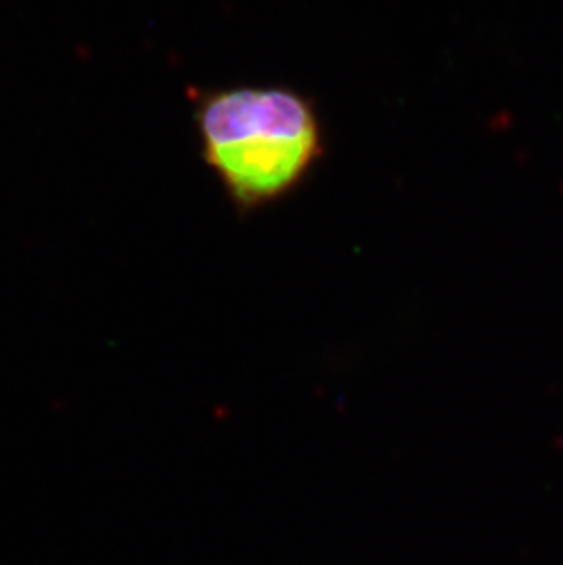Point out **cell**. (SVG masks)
I'll use <instances>...</instances> for the list:
<instances>
[{"label": "cell", "mask_w": 563, "mask_h": 565, "mask_svg": "<svg viewBox=\"0 0 563 565\" xmlns=\"http://www.w3.org/2000/svg\"><path fill=\"white\" fill-rule=\"evenodd\" d=\"M194 124L203 161L242 213L289 196L325 158L317 107L289 86L202 92L194 97Z\"/></svg>", "instance_id": "cell-1"}]
</instances>
